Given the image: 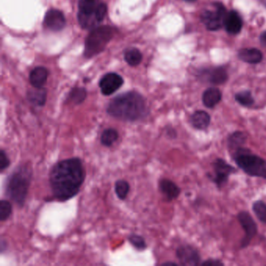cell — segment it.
<instances>
[{"mask_svg":"<svg viewBox=\"0 0 266 266\" xmlns=\"http://www.w3.org/2000/svg\"><path fill=\"white\" fill-rule=\"evenodd\" d=\"M44 24L53 31H60L65 27L66 18L64 13L55 9H51L45 15Z\"/></svg>","mask_w":266,"mask_h":266,"instance_id":"cell-12","label":"cell"},{"mask_svg":"<svg viewBox=\"0 0 266 266\" xmlns=\"http://www.w3.org/2000/svg\"><path fill=\"white\" fill-rule=\"evenodd\" d=\"M214 10H204L201 14V21L208 31H216L224 27V21L228 12L220 3H214Z\"/></svg>","mask_w":266,"mask_h":266,"instance_id":"cell-7","label":"cell"},{"mask_svg":"<svg viewBox=\"0 0 266 266\" xmlns=\"http://www.w3.org/2000/svg\"><path fill=\"white\" fill-rule=\"evenodd\" d=\"M106 112L110 117L124 122L141 121L149 114L145 98L136 91L119 94L109 102Z\"/></svg>","mask_w":266,"mask_h":266,"instance_id":"cell-2","label":"cell"},{"mask_svg":"<svg viewBox=\"0 0 266 266\" xmlns=\"http://www.w3.org/2000/svg\"><path fill=\"white\" fill-rule=\"evenodd\" d=\"M185 1H187V2H195L196 0H185Z\"/></svg>","mask_w":266,"mask_h":266,"instance_id":"cell-35","label":"cell"},{"mask_svg":"<svg viewBox=\"0 0 266 266\" xmlns=\"http://www.w3.org/2000/svg\"><path fill=\"white\" fill-rule=\"evenodd\" d=\"M200 77L208 83L215 85H222L228 79L227 72L223 67H215L204 70Z\"/></svg>","mask_w":266,"mask_h":266,"instance_id":"cell-13","label":"cell"},{"mask_svg":"<svg viewBox=\"0 0 266 266\" xmlns=\"http://www.w3.org/2000/svg\"><path fill=\"white\" fill-rule=\"evenodd\" d=\"M32 167L25 163L18 166L7 177L6 195L17 206L25 205L32 180Z\"/></svg>","mask_w":266,"mask_h":266,"instance_id":"cell-3","label":"cell"},{"mask_svg":"<svg viewBox=\"0 0 266 266\" xmlns=\"http://www.w3.org/2000/svg\"><path fill=\"white\" fill-rule=\"evenodd\" d=\"M190 121L194 128L199 130H205L210 127L211 117L205 111L197 110L191 116Z\"/></svg>","mask_w":266,"mask_h":266,"instance_id":"cell-16","label":"cell"},{"mask_svg":"<svg viewBox=\"0 0 266 266\" xmlns=\"http://www.w3.org/2000/svg\"><path fill=\"white\" fill-rule=\"evenodd\" d=\"M247 139V135L243 132L237 130L231 134L227 138V145L231 155L239 148L243 147Z\"/></svg>","mask_w":266,"mask_h":266,"instance_id":"cell-21","label":"cell"},{"mask_svg":"<svg viewBox=\"0 0 266 266\" xmlns=\"http://www.w3.org/2000/svg\"><path fill=\"white\" fill-rule=\"evenodd\" d=\"M238 58L243 62L250 64H258L261 62L263 54L255 48H246L239 50Z\"/></svg>","mask_w":266,"mask_h":266,"instance_id":"cell-18","label":"cell"},{"mask_svg":"<svg viewBox=\"0 0 266 266\" xmlns=\"http://www.w3.org/2000/svg\"><path fill=\"white\" fill-rule=\"evenodd\" d=\"M264 5L266 6V0H264Z\"/></svg>","mask_w":266,"mask_h":266,"instance_id":"cell-36","label":"cell"},{"mask_svg":"<svg viewBox=\"0 0 266 266\" xmlns=\"http://www.w3.org/2000/svg\"><path fill=\"white\" fill-rule=\"evenodd\" d=\"M260 43L264 47L266 48V31H263L259 37Z\"/></svg>","mask_w":266,"mask_h":266,"instance_id":"cell-33","label":"cell"},{"mask_svg":"<svg viewBox=\"0 0 266 266\" xmlns=\"http://www.w3.org/2000/svg\"><path fill=\"white\" fill-rule=\"evenodd\" d=\"M231 156L236 164L245 174L251 177L266 179V160L253 154L249 148L241 147Z\"/></svg>","mask_w":266,"mask_h":266,"instance_id":"cell-4","label":"cell"},{"mask_svg":"<svg viewBox=\"0 0 266 266\" xmlns=\"http://www.w3.org/2000/svg\"><path fill=\"white\" fill-rule=\"evenodd\" d=\"M87 94L88 93L85 88L78 87V88H73L70 91L68 97H67V100L73 104L80 105L85 102L87 98Z\"/></svg>","mask_w":266,"mask_h":266,"instance_id":"cell-23","label":"cell"},{"mask_svg":"<svg viewBox=\"0 0 266 266\" xmlns=\"http://www.w3.org/2000/svg\"><path fill=\"white\" fill-rule=\"evenodd\" d=\"M237 219L245 233L244 237L241 240L240 247L241 249H245L250 244L252 239L258 234V226L250 213L248 212H240L237 215Z\"/></svg>","mask_w":266,"mask_h":266,"instance_id":"cell-9","label":"cell"},{"mask_svg":"<svg viewBox=\"0 0 266 266\" xmlns=\"http://www.w3.org/2000/svg\"><path fill=\"white\" fill-rule=\"evenodd\" d=\"M119 136L120 135H119L118 131L115 128L106 129L101 135V144L103 146L109 148L113 145L114 143L117 142Z\"/></svg>","mask_w":266,"mask_h":266,"instance_id":"cell-22","label":"cell"},{"mask_svg":"<svg viewBox=\"0 0 266 266\" xmlns=\"http://www.w3.org/2000/svg\"><path fill=\"white\" fill-rule=\"evenodd\" d=\"M243 27V21L241 16L236 10H231L226 14L224 21V28L226 32L235 35L239 34Z\"/></svg>","mask_w":266,"mask_h":266,"instance_id":"cell-15","label":"cell"},{"mask_svg":"<svg viewBox=\"0 0 266 266\" xmlns=\"http://www.w3.org/2000/svg\"><path fill=\"white\" fill-rule=\"evenodd\" d=\"M124 78L116 73H106L99 81V88L102 94L111 96L124 85Z\"/></svg>","mask_w":266,"mask_h":266,"instance_id":"cell-11","label":"cell"},{"mask_svg":"<svg viewBox=\"0 0 266 266\" xmlns=\"http://www.w3.org/2000/svg\"><path fill=\"white\" fill-rule=\"evenodd\" d=\"M254 213L262 223L266 224V203L261 200L254 202L252 205Z\"/></svg>","mask_w":266,"mask_h":266,"instance_id":"cell-27","label":"cell"},{"mask_svg":"<svg viewBox=\"0 0 266 266\" xmlns=\"http://www.w3.org/2000/svg\"><path fill=\"white\" fill-rule=\"evenodd\" d=\"M13 213L12 204L8 200L3 199L0 201V221H7Z\"/></svg>","mask_w":266,"mask_h":266,"instance_id":"cell-28","label":"cell"},{"mask_svg":"<svg viewBox=\"0 0 266 266\" xmlns=\"http://www.w3.org/2000/svg\"><path fill=\"white\" fill-rule=\"evenodd\" d=\"M163 265H167V264H173V265H177V263L173 262V261H167V262L163 263Z\"/></svg>","mask_w":266,"mask_h":266,"instance_id":"cell-34","label":"cell"},{"mask_svg":"<svg viewBox=\"0 0 266 266\" xmlns=\"http://www.w3.org/2000/svg\"><path fill=\"white\" fill-rule=\"evenodd\" d=\"M27 99L33 106L43 107L46 104V99H47V91L43 87V88L33 87L32 89L28 90L27 92Z\"/></svg>","mask_w":266,"mask_h":266,"instance_id":"cell-17","label":"cell"},{"mask_svg":"<svg viewBox=\"0 0 266 266\" xmlns=\"http://www.w3.org/2000/svg\"><path fill=\"white\" fill-rule=\"evenodd\" d=\"M221 100H222V93L219 88L212 87V88H207L203 93V104L208 109H213L215 106H217Z\"/></svg>","mask_w":266,"mask_h":266,"instance_id":"cell-19","label":"cell"},{"mask_svg":"<svg viewBox=\"0 0 266 266\" xmlns=\"http://www.w3.org/2000/svg\"><path fill=\"white\" fill-rule=\"evenodd\" d=\"M47 69L43 67H35L30 73V83L34 88H43L48 79Z\"/></svg>","mask_w":266,"mask_h":266,"instance_id":"cell-20","label":"cell"},{"mask_svg":"<svg viewBox=\"0 0 266 266\" xmlns=\"http://www.w3.org/2000/svg\"><path fill=\"white\" fill-rule=\"evenodd\" d=\"M113 34V28L109 26H98L92 29L85 41V56L91 58L104 51Z\"/></svg>","mask_w":266,"mask_h":266,"instance_id":"cell-5","label":"cell"},{"mask_svg":"<svg viewBox=\"0 0 266 266\" xmlns=\"http://www.w3.org/2000/svg\"><path fill=\"white\" fill-rule=\"evenodd\" d=\"M201 265L204 266H222L224 265L223 262L220 260L217 259H208L206 261H203Z\"/></svg>","mask_w":266,"mask_h":266,"instance_id":"cell-31","label":"cell"},{"mask_svg":"<svg viewBox=\"0 0 266 266\" xmlns=\"http://www.w3.org/2000/svg\"><path fill=\"white\" fill-rule=\"evenodd\" d=\"M128 240L130 244L140 252L147 249L146 241H145V238L141 236L138 235V234H131L129 236Z\"/></svg>","mask_w":266,"mask_h":266,"instance_id":"cell-29","label":"cell"},{"mask_svg":"<svg viewBox=\"0 0 266 266\" xmlns=\"http://www.w3.org/2000/svg\"><path fill=\"white\" fill-rule=\"evenodd\" d=\"M101 4L100 0H80L78 19L81 28L94 29L101 23L97 16L98 9Z\"/></svg>","mask_w":266,"mask_h":266,"instance_id":"cell-6","label":"cell"},{"mask_svg":"<svg viewBox=\"0 0 266 266\" xmlns=\"http://www.w3.org/2000/svg\"><path fill=\"white\" fill-rule=\"evenodd\" d=\"M142 54L135 48H131L126 51L125 55H124V59H125L126 62L131 66V67H136L139 65L142 61Z\"/></svg>","mask_w":266,"mask_h":266,"instance_id":"cell-24","label":"cell"},{"mask_svg":"<svg viewBox=\"0 0 266 266\" xmlns=\"http://www.w3.org/2000/svg\"><path fill=\"white\" fill-rule=\"evenodd\" d=\"M176 255L182 265L197 266L201 263L199 252L192 245H181L176 251Z\"/></svg>","mask_w":266,"mask_h":266,"instance_id":"cell-10","label":"cell"},{"mask_svg":"<svg viewBox=\"0 0 266 266\" xmlns=\"http://www.w3.org/2000/svg\"><path fill=\"white\" fill-rule=\"evenodd\" d=\"M115 193L120 200H125L130 192V183L125 180H118L115 183Z\"/></svg>","mask_w":266,"mask_h":266,"instance_id":"cell-25","label":"cell"},{"mask_svg":"<svg viewBox=\"0 0 266 266\" xmlns=\"http://www.w3.org/2000/svg\"><path fill=\"white\" fill-rule=\"evenodd\" d=\"M166 136L169 137L171 139H174L177 138V130L173 127H169L166 129Z\"/></svg>","mask_w":266,"mask_h":266,"instance_id":"cell-32","label":"cell"},{"mask_svg":"<svg viewBox=\"0 0 266 266\" xmlns=\"http://www.w3.org/2000/svg\"><path fill=\"white\" fill-rule=\"evenodd\" d=\"M85 177V166L79 158L59 161L49 172V185L54 198L59 201H67L77 196Z\"/></svg>","mask_w":266,"mask_h":266,"instance_id":"cell-1","label":"cell"},{"mask_svg":"<svg viewBox=\"0 0 266 266\" xmlns=\"http://www.w3.org/2000/svg\"><path fill=\"white\" fill-rule=\"evenodd\" d=\"M10 166V159L5 150L0 151V172L4 173Z\"/></svg>","mask_w":266,"mask_h":266,"instance_id":"cell-30","label":"cell"},{"mask_svg":"<svg viewBox=\"0 0 266 266\" xmlns=\"http://www.w3.org/2000/svg\"><path fill=\"white\" fill-rule=\"evenodd\" d=\"M235 100L244 107H251L255 103V99L250 91H242L234 96Z\"/></svg>","mask_w":266,"mask_h":266,"instance_id":"cell-26","label":"cell"},{"mask_svg":"<svg viewBox=\"0 0 266 266\" xmlns=\"http://www.w3.org/2000/svg\"><path fill=\"white\" fill-rule=\"evenodd\" d=\"M159 189L162 196L164 197L167 201L177 199L181 192L180 187L174 181L166 178L161 179L159 180Z\"/></svg>","mask_w":266,"mask_h":266,"instance_id":"cell-14","label":"cell"},{"mask_svg":"<svg viewBox=\"0 0 266 266\" xmlns=\"http://www.w3.org/2000/svg\"><path fill=\"white\" fill-rule=\"evenodd\" d=\"M214 175L210 176L212 181L217 186L218 188L221 189L226 185L228 179L231 174L236 172L234 166L230 165L222 159H215L213 163Z\"/></svg>","mask_w":266,"mask_h":266,"instance_id":"cell-8","label":"cell"}]
</instances>
